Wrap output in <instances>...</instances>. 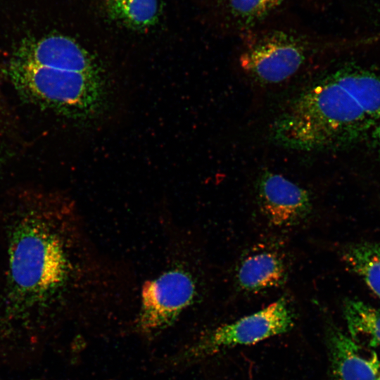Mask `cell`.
Wrapping results in <instances>:
<instances>
[{
  "instance_id": "277c9868",
  "label": "cell",
  "mask_w": 380,
  "mask_h": 380,
  "mask_svg": "<svg viewBox=\"0 0 380 380\" xmlns=\"http://www.w3.org/2000/svg\"><path fill=\"white\" fill-rule=\"evenodd\" d=\"M272 20L243 36L239 56L243 72L262 86L293 80L315 62L324 48L315 34Z\"/></svg>"
},
{
  "instance_id": "4fadbf2b",
  "label": "cell",
  "mask_w": 380,
  "mask_h": 380,
  "mask_svg": "<svg viewBox=\"0 0 380 380\" xmlns=\"http://www.w3.org/2000/svg\"><path fill=\"white\" fill-rule=\"evenodd\" d=\"M113 11L129 25L143 27L156 20L158 0H113Z\"/></svg>"
},
{
  "instance_id": "3957f363",
  "label": "cell",
  "mask_w": 380,
  "mask_h": 380,
  "mask_svg": "<svg viewBox=\"0 0 380 380\" xmlns=\"http://www.w3.org/2000/svg\"><path fill=\"white\" fill-rule=\"evenodd\" d=\"M100 71L94 56L62 34L23 42L9 65L11 80L24 97L76 118L96 115L103 108L107 91Z\"/></svg>"
},
{
  "instance_id": "52a82bcc",
  "label": "cell",
  "mask_w": 380,
  "mask_h": 380,
  "mask_svg": "<svg viewBox=\"0 0 380 380\" xmlns=\"http://www.w3.org/2000/svg\"><path fill=\"white\" fill-rule=\"evenodd\" d=\"M257 189L262 213L276 226L297 224L311 212L308 192L283 175L264 172L259 178Z\"/></svg>"
},
{
  "instance_id": "9a60e30c",
  "label": "cell",
  "mask_w": 380,
  "mask_h": 380,
  "mask_svg": "<svg viewBox=\"0 0 380 380\" xmlns=\"http://www.w3.org/2000/svg\"><path fill=\"white\" fill-rule=\"evenodd\" d=\"M376 380H380V371Z\"/></svg>"
},
{
  "instance_id": "8992f818",
  "label": "cell",
  "mask_w": 380,
  "mask_h": 380,
  "mask_svg": "<svg viewBox=\"0 0 380 380\" xmlns=\"http://www.w3.org/2000/svg\"><path fill=\"white\" fill-rule=\"evenodd\" d=\"M195 286L181 271H170L144 286L140 325L146 331L160 329L170 324L192 300Z\"/></svg>"
},
{
  "instance_id": "7a4b0ae2",
  "label": "cell",
  "mask_w": 380,
  "mask_h": 380,
  "mask_svg": "<svg viewBox=\"0 0 380 380\" xmlns=\"http://www.w3.org/2000/svg\"><path fill=\"white\" fill-rule=\"evenodd\" d=\"M380 121V77L343 67L321 75L284 106L270 137L299 151L339 149L360 139Z\"/></svg>"
},
{
  "instance_id": "ba28073f",
  "label": "cell",
  "mask_w": 380,
  "mask_h": 380,
  "mask_svg": "<svg viewBox=\"0 0 380 380\" xmlns=\"http://www.w3.org/2000/svg\"><path fill=\"white\" fill-rule=\"evenodd\" d=\"M332 372L337 380H376L380 371L376 353L335 329L329 337Z\"/></svg>"
},
{
  "instance_id": "6da1fadb",
  "label": "cell",
  "mask_w": 380,
  "mask_h": 380,
  "mask_svg": "<svg viewBox=\"0 0 380 380\" xmlns=\"http://www.w3.org/2000/svg\"><path fill=\"white\" fill-rule=\"evenodd\" d=\"M6 211L4 296L18 312L44 308L63 292L72 271L65 207L50 192L25 190Z\"/></svg>"
},
{
  "instance_id": "7c38bea8",
  "label": "cell",
  "mask_w": 380,
  "mask_h": 380,
  "mask_svg": "<svg viewBox=\"0 0 380 380\" xmlns=\"http://www.w3.org/2000/svg\"><path fill=\"white\" fill-rule=\"evenodd\" d=\"M343 313L350 336L356 342L369 346H380V308L363 301L348 299Z\"/></svg>"
},
{
  "instance_id": "5b68a950",
  "label": "cell",
  "mask_w": 380,
  "mask_h": 380,
  "mask_svg": "<svg viewBox=\"0 0 380 380\" xmlns=\"http://www.w3.org/2000/svg\"><path fill=\"white\" fill-rule=\"evenodd\" d=\"M293 313L284 298L206 335L193 348L195 356H205L236 346L251 345L284 334L293 326Z\"/></svg>"
},
{
  "instance_id": "5bb4252c",
  "label": "cell",
  "mask_w": 380,
  "mask_h": 380,
  "mask_svg": "<svg viewBox=\"0 0 380 380\" xmlns=\"http://www.w3.org/2000/svg\"><path fill=\"white\" fill-rule=\"evenodd\" d=\"M373 136L380 146V122L373 129Z\"/></svg>"
},
{
  "instance_id": "9c48e42d",
  "label": "cell",
  "mask_w": 380,
  "mask_h": 380,
  "mask_svg": "<svg viewBox=\"0 0 380 380\" xmlns=\"http://www.w3.org/2000/svg\"><path fill=\"white\" fill-rule=\"evenodd\" d=\"M293 0H217L219 25L241 37L274 18Z\"/></svg>"
},
{
  "instance_id": "8fae6325",
  "label": "cell",
  "mask_w": 380,
  "mask_h": 380,
  "mask_svg": "<svg viewBox=\"0 0 380 380\" xmlns=\"http://www.w3.org/2000/svg\"><path fill=\"white\" fill-rule=\"evenodd\" d=\"M342 259L380 299V241H361L346 246Z\"/></svg>"
},
{
  "instance_id": "30bf717a",
  "label": "cell",
  "mask_w": 380,
  "mask_h": 380,
  "mask_svg": "<svg viewBox=\"0 0 380 380\" xmlns=\"http://www.w3.org/2000/svg\"><path fill=\"white\" fill-rule=\"evenodd\" d=\"M286 267L276 253L262 251L249 255L239 266L236 281L247 291H258L281 285L286 278Z\"/></svg>"
}]
</instances>
